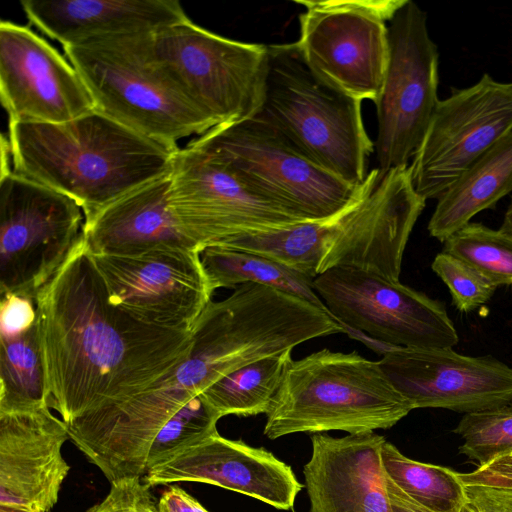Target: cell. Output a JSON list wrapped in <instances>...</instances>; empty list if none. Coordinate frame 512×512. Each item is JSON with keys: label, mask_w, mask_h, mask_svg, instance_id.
Returning a JSON list of instances; mask_svg holds the SVG:
<instances>
[{"label": "cell", "mask_w": 512, "mask_h": 512, "mask_svg": "<svg viewBox=\"0 0 512 512\" xmlns=\"http://www.w3.org/2000/svg\"><path fill=\"white\" fill-rule=\"evenodd\" d=\"M46 402L69 424L155 388L189 355L190 332L111 304L84 238L36 299Z\"/></svg>", "instance_id": "1"}, {"label": "cell", "mask_w": 512, "mask_h": 512, "mask_svg": "<svg viewBox=\"0 0 512 512\" xmlns=\"http://www.w3.org/2000/svg\"><path fill=\"white\" fill-rule=\"evenodd\" d=\"M14 172L59 191L85 219L171 173L179 147L145 137L94 110L63 123H9Z\"/></svg>", "instance_id": "2"}, {"label": "cell", "mask_w": 512, "mask_h": 512, "mask_svg": "<svg viewBox=\"0 0 512 512\" xmlns=\"http://www.w3.org/2000/svg\"><path fill=\"white\" fill-rule=\"evenodd\" d=\"M346 332L328 313L297 296L245 283L210 301L190 333L189 355L157 386L195 396L221 377L313 338Z\"/></svg>", "instance_id": "3"}, {"label": "cell", "mask_w": 512, "mask_h": 512, "mask_svg": "<svg viewBox=\"0 0 512 512\" xmlns=\"http://www.w3.org/2000/svg\"><path fill=\"white\" fill-rule=\"evenodd\" d=\"M413 409L378 361L324 348L289 363L265 414L264 435L374 432L393 427Z\"/></svg>", "instance_id": "4"}, {"label": "cell", "mask_w": 512, "mask_h": 512, "mask_svg": "<svg viewBox=\"0 0 512 512\" xmlns=\"http://www.w3.org/2000/svg\"><path fill=\"white\" fill-rule=\"evenodd\" d=\"M153 32L95 39L63 47L96 110L157 142L177 147L213 123L155 57Z\"/></svg>", "instance_id": "5"}, {"label": "cell", "mask_w": 512, "mask_h": 512, "mask_svg": "<svg viewBox=\"0 0 512 512\" xmlns=\"http://www.w3.org/2000/svg\"><path fill=\"white\" fill-rule=\"evenodd\" d=\"M361 102L322 79L297 43L268 45L264 99L256 114L316 164L352 186L368 176L375 151Z\"/></svg>", "instance_id": "6"}, {"label": "cell", "mask_w": 512, "mask_h": 512, "mask_svg": "<svg viewBox=\"0 0 512 512\" xmlns=\"http://www.w3.org/2000/svg\"><path fill=\"white\" fill-rule=\"evenodd\" d=\"M192 141L214 154L251 190L304 221L329 220L349 209L375 173L369 171L361 186H352L257 115L218 125Z\"/></svg>", "instance_id": "7"}, {"label": "cell", "mask_w": 512, "mask_h": 512, "mask_svg": "<svg viewBox=\"0 0 512 512\" xmlns=\"http://www.w3.org/2000/svg\"><path fill=\"white\" fill-rule=\"evenodd\" d=\"M152 46L158 61L214 127L260 111L267 45L222 37L189 19L153 32Z\"/></svg>", "instance_id": "8"}, {"label": "cell", "mask_w": 512, "mask_h": 512, "mask_svg": "<svg viewBox=\"0 0 512 512\" xmlns=\"http://www.w3.org/2000/svg\"><path fill=\"white\" fill-rule=\"evenodd\" d=\"M69 196L14 170L0 175V294L35 300L83 238Z\"/></svg>", "instance_id": "9"}, {"label": "cell", "mask_w": 512, "mask_h": 512, "mask_svg": "<svg viewBox=\"0 0 512 512\" xmlns=\"http://www.w3.org/2000/svg\"><path fill=\"white\" fill-rule=\"evenodd\" d=\"M407 0H297L296 42L308 65L343 93L376 103L388 60V25Z\"/></svg>", "instance_id": "10"}, {"label": "cell", "mask_w": 512, "mask_h": 512, "mask_svg": "<svg viewBox=\"0 0 512 512\" xmlns=\"http://www.w3.org/2000/svg\"><path fill=\"white\" fill-rule=\"evenodd\" d=\"M388 60L375 103L378 169L385 173L408 165L420 146L439 102V52L426 13L413 1L388 25Z\"/></svg>", "instance_id": "11"}, {"label": "cell", "mask_w": 512, "mask_h": 512, "mask_svg": "<svg viewBox=\"0 0 512 512\" xmlns=\"http://www.w3.org/2000/svg\"><path fill=\"white\" fill-rule=\"evenodd\" d=\"M168 205L181 233L200 253L243 234L308 222L258 195L193 141L175 154Z\"/></svg>", "instance_id": "12"}, {"label": "cell", "mask_w": 512, "mask_h": 512, "mask_svg": "<svg viewBox=\"0 0 512 512\" xmlns=\"http://www.w3.org/2000/svg\"><path fill=\"white\" fill-rule=\"evenodd\" d=\"M313 289L346 331L362 332L388 347L452 348L458 343L444 304L400 281L335 267L314 278Z\"/></svg>", "instance_id": "13"}, {"label": "cell", "mask_w": 512, "mask_h": 512, "mask_svg": "<svg viewBox=\"0 0 512 512\" xmlns=\"http://www.w3.org/2000/svg\"><path fill=\"white\" fill-rule=\"evenodd\" d=\"M426 205L415 190L409 165L385 173L375 168L362 197L325 222L319 275L354 268L399 281L404 251Z\"/></svg>", "instance_id": "14"}, {"label": "cell", "mask_w": 512, "mask_h": 512, "mask_svg": "<svg viewBox=\"0 0 512 512\" xmlns=\"http://www.w3.org/2000/svg\"><path fill=\"white\" fill-rule=\"evenodd\" d=\"M512 132V82L485 73L439 100L409 165L423 198L438 199L481 155Z\"/></svg>", "instance_id": "15"}, {"label": "cell", "mask_w": 512, "mask_h": 512, "mask_svg": "<svg viewBox=\"0 0 512 512\" xmlns=\"http://www.w3.org/2000/svg\"><path fill=\"white\" fill-rule=\"evenodd\" d=\"M89 255L109 302L148 325L190 332L211 301L200 252L192 248L161 246L135 255Z\"/></svg>", "instance_id": "16"}, {"label": "cell", "mask_w": 512, "mask_h": 512, "mask_svg": "<svg viewBox=\"0 0 512 512\" xmlns=\"http://www.w3.org/2000/svg\"><path fill=\"white\" fill-rule=\"evenodd\" d=\"M0 98L11 122L63 123L96 110L80 74L29 27L0 22Z\"/></svg>", "instance_id": "17"}, {"label": "cell", "mask_w": 512, "mask_h": 512, "mask_svg": "<svg viewBox=\"0 0 512 512\" xmlns=\"http://www.w3.org/2000/svg\"><path fill=\"white\" fill-rule=\"evenodd\" d=\"M378 363L414 409L466 414L512 402V367L490 356H466L452 348L395 347Z\"/></svg>", "instance_id": "18"}, {"label": "cell", "mask_w": 512, "mask_h": 512, "mask_svg": "<svg viewBox=\"0 0 512 512\" xmlns=\"http://www.w3.org/2000/svg\"><path fill=\"white\" fill-rule=\"evenodd\" d=\"M153 487L174 482L207 483L239 492L276 509L294 511L304 487L292 468L264 448L230 440L219 433L199 441L149 469Z\"/></svg>", "instance_id": "19"}, {"label": "cell", "mask_w": 512, "mask_h": 512, "mask_svg": "<svg viewBox=\"0 0 512 512\" xmlns=\"http://www.w3.org/2000/svg\"><path fill=\"white\" fill-rule=\"evenodd\" d=\"M67 424L48 406L0 412V505L49 512L70 466Z\"/></svg>", "instance_id": "20"}, {"label": "cell", "mask_w": 512, "mask_h": 512, "mask_svg": "<svg viewBox=\"0 0 512 512\" xmlns=\"http://www.w3.org/2000/svg\"><path fill=\"white\" fill-rule=\"evenodd\" d=\"M384 441L374 432L312 434L303 467L309 512H393L381 462Z\"/></svg>", "instance_id": "21"}, {"label": "cell", "mask_w": 512, "mask_h": 512, "mask_svg": "<svg viewBox=\"0 0 512 512\" xmlns=\"http://www.w3.org/2000/svg\"><path fill=\"white\" fill-rule=\"evenodd\" d=\"M21 6L30 23L62 47L189 20L177 0H22Z\"/></svg>", "instance_id": "22"}, {"label": "cell", "mask_w": 512, "mask_h": 512, "mask_svg": "<svg viewBox=\"0 0 512 512\" xmlns=\"http://www.w3.org/2000/svg\"><path fill=\"white\" fill-rule=\"evenodd\" d=\"M169 186L170 174L125 194L85 219L83 238L89 253L125 256L161 246L198 251L183 236L170 211Z\"/></svg>", "instance_id": "23"}, {"label": "cell", "mask_w": 512, "mask_h": 512, "mask_svg": "<svg viewBox=\"0 0 512 512\" xmlns=\"http://www.w3.org/2000/svg\"><path fill=\"white\" fill-rule=\"evenodd\" d=\"M512 191V132L481 155L437 199L429 234L444 242Z\"/></svg>", "instance_id": "24"}, {"label": "cell", "mask_w": 512, "mask_h": 512, "mask_svg": "<svg viewBox=\"0 0 512 512\" xmlns=\"http://www.w3.org/2000/svg\"><path fill=\"white\" fill-rule=\"evenodd\" d=\"M200 258L213 293L219 288H236L245 283L261 284L304 299L332 317L313 289V279L274 260L222 246L204 249Z\"/></svg>", "instance_id": "25"}, {"label": "cell", "mask_w": 512, "mask_h": 512, "mask_svg": "<svg viewBox=\"0 0 512 512\" xmlns=\"http://www.w3.org/2000/svg\"><path fill=\"white\" fill-rule=\"evenodd\" d=\"M292 350L249 363L221 377L201 394L221 417L266 414L293 360Z\"/></svg>", "instance_id": "26"}, {"label": "cell", "mask_w": 512, "mask_h": 512, "mask_svg": "<svg viewBox=\"0 0 512 512\" xmlns=\"http://www.w3.org/2000/svg\"><path fill=\"white\" fill-rule=\"evenodd\" d=\"M385 475L406 495L433 512H459L467 502L457 472L412 460L385 440L381 446Z\"/></svg>", "instance_id": "27"}, {"label": "cell", "mask_w": 512, "mask_h": 512, "mask_svg": "<svg viewBox=\"0 0 512 512\" xmlns=\"http://www.w3.org/2000/svg\"><path fill=\"white\" fill-rule=\"evenodd\" d=\"M45 405V374L36 321L19 336L0 337V412Z\"/></svg>", "instance_id": "28"}, {"label": "cell", "mask_w": 512, "mask_h": 512, "mask_svg": "<svg viewBox=\"0 0 512 512\" xmlns=\"http://www.w3.org/2000/svg\"><path fill=\"white\" fill-rule=\"evenodd\" d=\"M447 252L466 262L495 286L512 284V238L470 222L444 242Z\"/></svg>", "instance_id": "29"}, {"label": "cell", "mask_w": 512, "mask_h": 512, "mask_svg": "<svg viewBox=\"0 0 512 512\" xmlns=\"http://www.w3.org/2000/svg\"><path fill=\"white\" fill-rule=\"evenodd\" d=\"M454 432L463 439L459 452L486 466L512 451V402L464 414Z\"/></svg>", "instance_id": "30"}, {"label": "cell", "mask_w": 512, "mask_h": 512, "mask_svg": "<svg viewBox=\"0 0 512 512\" xmlns=\"http://www.w3.org/2000/svg\"><path fill=\"white\" fill-rule=\"evenodd\" d=\"M220 418L201 393L190 399L157 434L150 447L146 472L182 449L218 433Z\"/></svg>", "instance_id": "31"}, {"label": "cell", "mask_w": 512, "mask_h": 512, "mask_svg": "<svg viewBox=\"0 0 512 512\" xmlns=\"http://www.w3.org/2000/svg\"><path fill=\"white\" fill-rule=\"evenodd\" d=\"M431 268L446 284L453 304L461 312L483 305L497 288L475 268L444 251L436 255Z\"/></svg>", "instance_id": "32"}, {"label": "cell", "mask_w": 512, "mask_h": 512, "mask_svg": "<svg viewBox=\"0 0 512 512\" xmlns=\"http://www.w3.org/2000/svg\"><path fill=\"white\" fill-rule=\"evenodd\" d=\"M87 512H160L150 487L141 477H127L111 483L106 497Z\"/></svg>", "instance_id": "33"}, {"label": "cell", "mask_w": 512, "mask_h": 512, "mask_svg": "<svg viewBox=\"0 0 512 512\" xmlns=\"http://www.w3.org/2000/svg\"><path fill=\"white\" fill-rule=\"evenodd\" d=\"M36 321L35 300L13 293L0 294V337L19 336L30 330Z\"/></svg>", "instance_id": "34"}, {"label": "cell", "mask_w": 512, "mask_h": 512, "mask_svg": "<svg viewBox=\"0 0 512 512\" xmlns=\"http://www.w3.org/2000/svg\"><path fill=\"white\" fill-rule=\"evenodd\" d=\"M465 494L478 512H512V488L464 485Z\"/></svg>", "instance_id": "35"}, {"label": "cell", "mask_w": 512, "mask_h": 512, "mask_svg": "<svg viewBox=\"0 0 512 512\" xmlns=\"http://www.w3.org/2000/svg\"><path fill=\"white\" fill-rule=\"evenodd\" d=\"M463 485H484L512 488V461L500 456L484 467L468 473L457 472Z\"/></svg>", "instance_id": "36"}, {"label": "cell", "mask_w": 512, "mask_h": 512, "mask_svg": "<svg viewBox=\"0 0 512 512\" xmlns=\"http://www.w3.org/2000/svg\"><path fill=\"white\" fill-rule=\"evenodd\" d=\"M158 506L160 512H208L195 498L177 486L163 492Z\"/></svg>", "instance_id": "37"}, {"label": "cell", "mask_w": 512, "mask_h": 512, "mask_svg": "<svg viewBox=\"0 0 512 512\" xmlns=\"http://www.w3.org/2000/svg\"><path fill=\"white\" fill-rule=\"evenodd\" d=\"M386 488L393 512H433L411 499L387 476Z\"/></svg>", "instance_id": "38"}, {"label": "cell", "mask_w": 512, "mask_h": 512, "mask_svg": "<svg viewBox=\"0 0 512 512\" xmlns=\"http://www.w3.org/2000/svg\"><path fill=\"white\" fill-rule=\"evenodd\" d=\"M499 231L512 238V199L505 212Z\"/></svg>", "instance_id": "39"}, {"label": "cell", "mask_w": 512, "mask_h": 512, "mask_svg": "<svg viewBox=\"0 0 512 512\" xmlns=\"http://www.w3.org/2000/svg\"><path fill=\"white\" fill-rule=\"evenodd\" d=\"M0 512H38L29 508L12 506V505H0Z\"/></svg>", "instance_id": "40"}, {"label": "cell", "mask_w": 512, "mask_h": 512, "mask_svg": "<svg viewBox=\"0 0 512 512\" xmlns=\"http://www.w3.org/2000/svg\"><path fill=\"white\" fill-rule=\"evenodd\" d=\"M459 512H478L476 508L470 503L467 502L462 506Z\"/></svg>", "instance_id": "41"}, {"label": "cell", "mask_w": 512, "mask_h": 512, "mask_svg": "<svg viewBox=\"0 0 512 512\" xmlns=\"http://www.w3.org/2000/svg\"><path fill=\"white\" fill-rule=\"evenodd\" d=\"M505 458L509 459L510 461H512V451L503 455Z\"/></svg>", "instance_id": "42"}]
</instances>
